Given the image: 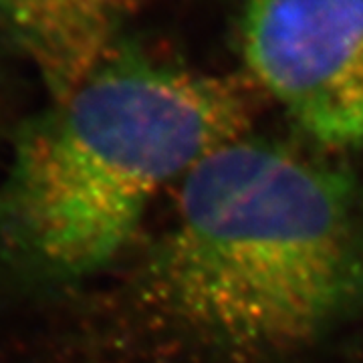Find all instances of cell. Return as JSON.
I'll return each instance as SVG.
<instances>
[{"label": "cell", "mask_w": 363, "mask_h": 363, "mask_svg": "<svg viewBox=\"0 0 363 363\" xmlns=\"http://www.w3.org/2000/svg\"><path fill=\"white\" fill-rule=\"evenodd\" d=\"M363 323V188L242 135L178 184L169 222L107 291L117 363H298Z\"/></svg>", "instance_id": "1"}, {"label": "cell", "mask_w": 363, "mask_h": 363, "mask_svg": "<svg viewBox=\"0 0 363 363\" xmlns=\"http://www.w3.org/2000/svg\"><path fill=\"white\" fill-rule=\"evenodd\" d=\"M252 117L248 81L174 65L121 39L16 131L0 178V264L39 289L111 269L157 194L247 135Z\"/></svg>", "instance_id": "2"}, {"label": "cell", "mask_w": 363, "mask_h": 363, "mask_svg": "<svg viewBox=\"0 0 363 363\" xmlns=\"http://www.w3.org/2000/svg\"><path fill=\"white\" fill-rule=\"evenodd\" d=\"M240 55L313 142L363 147V0H245Z\"/></svg>", "instance_id": "3"}, {"label": "cell", "mask_w": 363, "mask_h": 363, "mask_svg": "<svg viewBox=\"0 0 363 363\" xmlns=\"http://www.w3.org/2000/svg\"><path fill=\"white\" fill-rule=\"evenodd\" d=\"M138 0H0V30L37 69L49 99L61 97L121 40V16Z\"/></svg>", "instance_id": "4"}]
</instances>
